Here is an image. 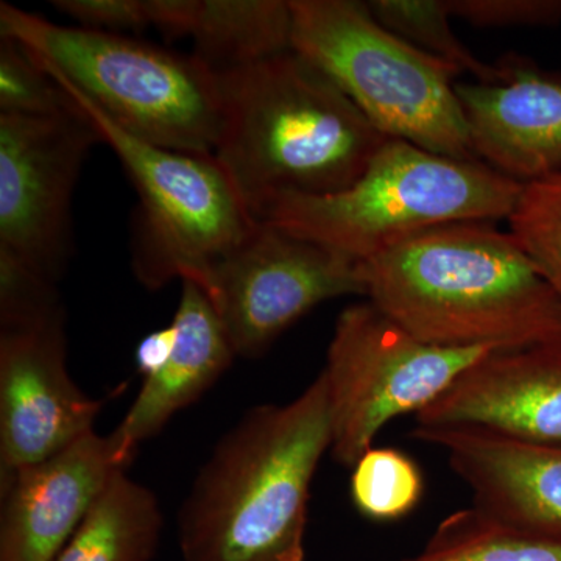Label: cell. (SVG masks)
I'll use <instances>...</instances> for the list:
<instances>
[{"mask_svg": "<svg viewBox=\"0 0 561 561\" xmlns=\"http://www.w3.org/2000/svg\"><path fill=\"white\" fill-rule=\"evenodd\" d=\"M103 144L79 108L58 116L0 114V247L58 283L72 250V198Z\"/></svg>", "mask_w": 561, "mask_h": 561, "instance_id": "obj_10", "label": "cell"}, {"mask_svg": "<svg viewBox=\"0 0 561 561\" xmlns=\"http://www.w3.org/2000/svg\"><path fill=\"white\" fill-rule=\"evenodd\" d=\"M291 50L323 70L389 138L460 161L476 157L459 70L375 20L367 2L289 0Z\"/></svg>", "mask_w": 561, "mask_h": 561, "instance_id": "obj_6", "label": "cell"}, {"mask_svg": "<svg viewBox=\"0 0 561 561\" xmlns=\"http://www.w3.org/2000/svg\"><path fill=\"white\" fill-rule=\"evenodd\" d=\"M0 38L20 43L54 79L136 138L184 153H216L219 73L194 54L55 24L7 2L0 3Z\"/></svg>", "mask_w": 561, "mask_h": 561, "instance_id": "obj_4", "label": "cell"}, {"mask_svg": "<svg viewBox=\"0 0 561 561\" xmlns=\"http://www.w3.org/2000/svg\"><path fill=\"white\" fill-rule=\"evenodd\" d=\"M54 80L116 153L138 192L131 236L136 278L150 290L173 279L203 286L260 224L219 161L214 154L184 153L136 138Z\"/></svg>", "mask_w": 561, "mask_h": 561, "instance_id": "obj_7", "label": "cell"}, {"mask_svg": "<svg viewBox=\"0 0 561 561\" xmlns=\"http://www.w3.org/2000/svg\"><path fill=\"white\" fill-rule=\"evenodd\" d=\"M136 453L95 432L49 459L2 476L0 561H54Z\"/></svg>", "mask_w": 561, "mask_h": 561, "instance_id": "obj_12", "label": "cell"}, {"mask_svg": "<svg viewBox=\"0 0 561 561\" xmlns=\"http://www.w3.org/2000/svg\"><path fill=\"white\" fill-rule=\"evenodd\" d=\"M161 529L158 497L121 471L54 561H150Z\"/></svg>", "mask_w": 561, "mask_h": 561, "instance_id": "obj_18", "label": "cell"}, {"mask_svg": "<svg viewBox=\"0 0 561 561\" xmlns=\"http://www.w3.org/2000/svg\"><path fill=\"white\" fill-rule=\"evenodd\" d=\"M66 313L38 327L0 332V470L49 459L94 432L102 402L72 381Z\"/></svg>", "mask_w": 561, "mask_h": 561, "instance_id": "obj_11", "label": "cell"}, {"mask_svg": "<svg viewBox=\"0 0 561 561\" xmlns=\"http://www.w3.org/2000/svg\"><path fill=\"white\" fill-rule=\"evenodd\" d=\"M405 561H561V540L516 529L474 505L443 519L423 551Z\"/></svg>", "mask_w": 561, "mask_h": 561, "instance_id": "obj_19", "label": "cell"}, {"mask_svg": "<svg viewBox=\"0 0 561 561\" xmlns=\"http://www.w3.org/2000/svg\"><path fill=\"white\" fill-rule=\"evenodd\" d=\"M411 435L445 449L476 507L516 529L561 540V445L457 427H413Z\"/></svg>", "mask_w": 561, "mask_h": 561, "instance_id": "obj_15", "label": "cell"}, {"mask_svg": "<svg viewBox=\"0 0 561 561\" xmlns=\"http://www.w3.org/2000/svg\"><path fill=\"white\" fill-rule=\"evenodd\" d=\"M424 481L411 456L394 448H371L351 474V497L371 522H398L415 511Z\"/></svg>", "mask_w": 561, "mask_h": 561, "instance_id": "obj_21", "label": "cell"}, {"mask_svg": "<svg viewBox=\"0 0 561 561\" xmlns=\"http://www.w3.org/2000/svg\"><path fill=\"white\" fill-rule=\"evenodd\" d=\"M55 9L72 18L79 27L122 33L150 27L147 0H55Z\"/></svg>", "mask_w": 561, "mask_h": 561, "instance_id": "obj_26", "label": "cell"}, {"mask_svg": "<svg viewBox=\"0 0 561 561\" xmlns=\"http://www.w3.org/2000/svg\"><path fill=\"white\" fill-rule=\"evenodd\" d=\"M176 341H179V331L173 324L150 332L140 341L136 348V367L144 379L150 378L168 364L175 350Z\"/></svg>", "mask_w": 561, "mask_h": 561, "instance_id": "obj_27", "label": "cell"}, {"mask_svg": "<svg viewBox=\"0 0 561 561\" xmlns=\"http://www.w3.org/2000/svg\"><path fill=\"white\" fill-rule=\"evenodd\" d=\"M368 10L387 31L416 49L449 62L460 73H471L478 83L497 84L507 80L504 65L483 62L457 38L446 0H370Z\"/></svg>", "mask_w": 561, "mask_h": 561, "instance_id": "obj_20", "label": "cell"}, {"mask_svg": "<svg viewBox=\"0 0 561 561\" xmlns=\"http://www.w3.org/2000/svg\"><path fill=\"white\" fill-rule=\"evenodd\" d=\"M216 160L260 220L284 195L351 186L389 136L345 92L294 50L219 72Z\"/></svg>", "mask_w": 561, "mask_h": 561, "instance_id": "obj_3", "label": "cell"}, {"mask_svg": "<svg viewBox=\"0 0 561 561\" xmlns=\"http://www.w3.org/2000/svg\"><path fill=\"white\" fill-rule=\"evenodd\" d=\"M508 224L561 300V175L524 184Z\"/></svg>", "mask_w": 561, "mask_h": 561, "instance_id": "obj_22", "label": "cell"}, {"mask_svg": "<svg viewBox=\"0 0 561 561\" xmlns=\"http://www.w3.org/2000/svg\"><path fill=\"white\" fill-rule=\"evenodd\" d=\"M181 38L194 55L225 72L291 49V10L286 0H186Z\"/></svg>", "mask_w": 561, "mask_h": 561, "instance_id": "obj_17", "label": "cell"}, {"mask_svg": "<svg viewBox=\"0 0 561 561\" xmlns=\"http://www.w3.org/2000/svg\"><path fill=\"white\" fill-rule=\"evenodd\" d=\"M453 18L481 28L552 27L561 0H446Z\"/></svg>", "mask_w": 561, "mask_h": 561, "instance_id": "obj_25", "label": "cell"}, {"mask_svg": "<svg viewBox=\"0 0 561 561\" xmlns=\"http://www.w3.org/2000/svg\"><path fill=\"white\" fill-rule=\"evenodd\" d=\"M236 356L256 359L306 313L345 295H367L362 262L260 220L201 286Z\"/></svg>", "mask_w": 561, "mask_h": 561, "instance_id": "obj_9", "label": "cell"}, {"mask_svg": "<svg viewBox=\"0 0 561 561\" xmlns=\"http://www.w3.org/2000/svg\"><path fill=\"white\" fill-rule=\"evenodd\" d=\"M371 302L443 348L516 350L561 337V300L511 231L456 221L362 262Z\"/></svg>", "mask_w": 561, "mask_h": 561, "instance_id": "obj_1", "label": "cell"}, {"mask_svg": "<svg viewBox=\"0 0 561 561\" xmlns=\"http://www.w3.org/2000/svg\"><path fill=\"white\" fill-rule=\"evenodd\" d=\"M331 443L323 371L294 401L247 412L181 507L183 561H305L309 493Z\"/></svg>", "mask_w": 561, "mask_h": 561, "instance_id": "obj_2", "label": "cell"}, {"mask_svg": "<svg viewBox=\"0 0 561 561\" xmlns=\"http://www.w3.org/2000/svg\"><path fill=\"white\" fill-rule=\"evenodd\" d=\"M77 105L31 51L0 38V114L47 117L76 111Z\"/></svg>", "mask_w": 561, "mask_h": 561, "instance_id": "obj_23", "label": "cell"}, {"mask_svg": "<svg viewBox=\"0 0 561 561\" xmlns=\"http://www.w3.org/2000/svg\"><path fill=\"white\" fill-rule=\"evenodd\" d=\"M65 313L57 283L0 247L2 331L38 327Z\"/></svg>", "mask_w": 561, "mask_h": 561, "instance_id": "obj_24", "label": "cell"}, {"mask_svg": "<svg viewBox=\"0 0 561 561\" xmlns=\"http://www.w3.org/2000/svg\"><path fill=\"white\" fill-rule=\"evenodd\" d=\"M491 351L420 341L370 300L343 309L323 368L334 460L353 468L391 420L424 411Z\"/></svg>", "mask_w": 561, "mask_h": 561, "instance_id": "obj_8", "label": "cell"}, {"mask_svg": "<svg viewBox=\"0 0 561 561\" xmlns=\"http://www.w3.org/2000/svg\"><path fill=\"white\" fill-rule=\"evenodd\" d=\"M501 62L502 83H456L476 157L522 184L561 175V76L518 55Z\"/></svg>", "mask_w": 561, "mask_h": 561, "instance_id": "obj_14", "label": "cell"}, {"mask_svg": "<svg viewBox=\"0 0 561 561\" xmlns=\"http://www.w3.org/2000/svg\"><path fill=\"white\" fill-rule=\"evenodd\" d=\"M423 430H474L561 445V337L494 350L415 415Z\"/></svg>", "mask_w": 561, "mask_h": 561, "instance_id": "obj_13", "label": "cell"}, {"mask_svg": "<svg viewBox=\"0 0 561 561\" xmlns=\"http://www.w3.org/2000/svg\"><path fill=\"white\" fill-rule=\"evenodd\" d=\"M523 187L485 162L453 160L390 138L346 190L284 195L260 220L367 262L440 225L508 220Z\"/></svg>", "mask_w": 561, "mask_h": 561, "instance_id": "obj_5", "label": "cell"}, {"mask_svg": "<svg viewBox=\"0 0 561 561\" xmlns=\"http://www.w3.org/2000/svg\"><path fill=\"white\" fill-rule=\"evenodd\" d=\"M181 284L172 320L179 341L172 357L160 371L144 379L130 411L113 431L131 453L160 434L175 413L203 397L238 357L206 291L194 280Z\"/></svg>", "mask_w": 561, "mask_h": 561, "instance_id": "obj_16", "label": "cell"}]
</instances>
